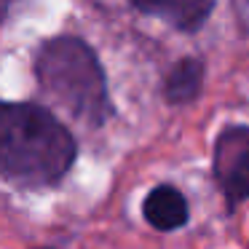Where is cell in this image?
<instances>
[{
	"instance_id": "cell-3",
	"label": "cell",
	"mask_w": 249,
	"mask_h": 249,
	"mask_svg": "<svg viewBox=\"0 0 249 249\" xmlns=\"http://www.w3.org/2000/svg\"><path fill=\"white\" fill-rule=\"evenodd\" d=\"M214 177L231 204L249 198V126H228L217 137Z\"/></svg>"
},
{
	"instance_id": "cell-5",
	"label": "cell",
	"mask_w": 249,
	"mask_h": 249,
	"mask_svg": "<svg viewBox=\"0 0 249 249\" xmlns=\"http://www.w3.org/2000/svg\"><path fill=\"white\" fill-rule=\"evenodd\" d=\"M142 212L145 220L158 231H174L188 222V201L172 185H158L156 190H150L142 204Z\"/></svg>"
},
{
	"instance_id": "cell-7",
	"label": "cell",
	"mask_w": 249,
	"mask_h": 249,
	"mask_svg": "<svg viewBox=\"0 0 249 249\" xmlns=\"http://www.w3.org/2000/svg\"><path fill=\"white\" fill-rule=\"evenodd\" d=\"M0 6H3V0H0Z\"/></svg>"
},
{
	"instance_id": "cell-1",
	"label": "cell",
	"mask_w": 249,
	"mask_h": 249,
	"mask_svg": "<svg viewBox=\"0 0 249 249\" xmlns=\"http://www.w3.org/2000/svg\"><path fill=\"white\" fill-rule=\"evenodd\" d=\"M75 161V140L46 107L0 99V177L54 185Z\"/></svg>"
},
{
	"instance_id": "cell-4",
	"label": "cell",
	"mask_w": 249,
	"mask_h": 249,
	"mask_svg": "<svg viewBox=\"0 0 249 249\" xmlns=\"http://www.w3.org/2000/svg\"><path fill=\"white\" fill-rule=\"evenodd\" d=\"M131 6L142 14L163 19L166 24L185 33H193L209 19L214 0H131Z\"/></svg>"
},
{
	"instance_id": "cell-6",
	"label": "cell",
	"mask_w": 249,
	"mask_h": 249,
	"mask_svg": "<svg viewBox=\"0 0 249 249\" xmlns=\"http://www.w3.org/2000/svg\"><path fill=\"white\" fill-rule=\"evenodd\" d=\"M204 81V65L198 59H182L166 78V99L172 105H188L198 97Z\"/></svg>"
},
{
	"instance_id": "cell-2",
	"label": "cell",
	"mask_w": 249,
	"mask_h": 249,
	"mask_svg": "<svg viewBox=\"0 0 249 249\" xmlns=\"http://www.w3.org/2000/svg\"><path fill=\"white\" fill-rule=\"evenodd\" d=\"M35 75L46 94L89 126H102L110 115L107 81L97 54L78 38H54L40 46Z\"/></svg>"
}]
</instances>
